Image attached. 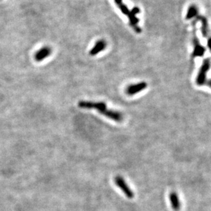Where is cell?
<instances>
[{
    "label": "cell",
    "mask_w": 211,
    "mask_h": 211,
    "mask_svg": "<svg viewBox=\"0 0 211 211\" xmlns=\"http://www.w3.org/2000/svg\"><path fill=\"white\" fill-rule=\"evenodd\" d=\"M79 106L82 108L96 109L101 114L115 121L120 122L123 119V116L120 112L108 109L106 104L104 102H92V101H82L79 103Z\"/></svg>",
    "instance_id": "1"
},
{
    "label": "cell",
    "mask_w": 211,
    "mask_h": 211,
    "mask_svg": "<svg viewBox=\"0 0 211 211\" xmlns=\"http://www.w3.org/2000/svg\"><path fill=\"white\" fill-rule=\"evenodd\" d=\"M210 61L209 59H205L204 60L202 65L200 67L199 71L198 73V75L197 76L196 78V83L199 86H203L204 85L206 81V75L207 72L209 71V70L210 68Z\"/></svg>",
    "instance_id": "2"
},
{
    "label": "cell",
    "mask_w": 211,
    "mask_h": 211,
    "mask_svg": "<svg viewBox=\"0 0 211 211\" xmlns=\"http://www.w3.org/2000/svg\"><path fill=\"white\" fill-rule=\"evenodd\" d=\"M115 183L117 186L122 190V191L124 193V195L129 199H132L134 198V193L130 189L128 184H126L125 180L120 175H117L114 179Z\"/></svg>",
    "instance_id": "3"
},
{
    "label": "cell",
    "mask_w": 211,
    "mask_h": 211,
    "mask_svg": "<svg viewBox=\"0 0 211 211\" xmlns=\"http://www.w3.org/2000/svg\"><path fill=\"white\" fill-rule=\"evenodd\" d=\"M139 12L140 10L138 7H134V8L131 10L129 15L128 16L130 25H131V26L133 28V30H134L137 33L142 32V30H141V28L138 26L139 19L136 17V15L139 13Z\"/></svg>",
    "instance_id": "4"
},
{
    "label": "cell",
    "mask_w": 211,
    "mask_h": 211,
    "mask_svg": "<svg viewBox=\"0 0 211 211\" xmlns=\"http://www.w3.org/2000/svg\"><path fill=\"white\" fill-rule=\"evenodd\" d=\"M147 86H148V84L145 82H139L138 84H131V85H129V86H127V88H126V93L129 95V96H131L146 89Z\"/></svg>",
    "instance_id": "5"
},
{
    "label": "cell",
    "mask_w": 211,
    "mask_h": 211,
    "mask_svg": "<svg viewBox=\"0 0 211 211\" xmlns=\"http://www.w3.org/2000/svg\"><path fill=\"white\" fill-rule=\"evenodd\" d=\"M52 50L51 47L45 46L38 50L34 54V59L37 62H41L48 58L51 54Z\"/></svg>",
    "instance_id": "6"
},
{
    "label": "cell",
    "mask_w": 211,
    "mask_h": 211,
    "mask_svg": "<svg viewBox=\"0 0 211 211\" xmlns=\"http://www.w3.org/2000/svg\"><path fill=\"white\" fill-rule=\"evenodd\" d=\"M193 45H194V50H193L192 57L195 58L198 56H202L205 53V48L200 44L199 41L195 35L193 37Z\"/></svg>",
    "instance_id": "7"
},
{
    "label": "cell",
    "mask_w": 211,
    "mask_h": 211,
    "mask_svg": "<svg viewBox=\"0 0 211 211\" xmlns=\"http://www.w3.org/2000/svg\"><path fill=\"white\" fill-rule=\"evenodd\" d=\"M170 200L171 208L174 211H179L181 208V203L178 194L176 192H171L170 194Z\"/></svg>",
    "instance_id": "8"
},
{
    "label": "cell",
    "mask_w": 211,
    "mask_h": 211,
    "mask_svg": "<svg viewBox=\"0 0 211 211\" xmlns=\"http://www.w3.org/2000/svg\"><path fill=\"white\" fill-rule=\"evenodd\" d=\"M107 46V43L104 40H99L95 43L93 48L90 51V55L95 56L104 50Z\"/></svg>",
    "instance_id": "9"
},
{
    "label": "cell",
    "mask_w": 211,
    "mask_h": 211,
    "mask_svg": "<svg viewBox=\"0 0 211 211\" xmlns=\"http://www.w3.org/2000/svg\"><path fill=\"white\" fill-rule=\"evenodd\" d=\"M198 21H200L202 23L201 32L204 37H207L208 36V21L206 18L203 16H197L196 19H195L194 22H193V24H194Z\"/></svg>",
    "instance_id": "10"
},
{
    "label": "cell",
    "mask_w": 211,
    "mask_h": 211,
    "mask_svg": "<svg viewBox=\"0 0 211 211\" xmlns=\"http://www.w3.org/2000/svg\"><path fill=\"white\" fill-rule=\"evenodd\" d=\"M198 9L197 6L195 5H191L189 6L188 9V11L187 13V16H186V19H191L194 18V17L198 16Z\"/></svg>",
    "instance_id": "11"
},
{
    "label": "cell",
    "mask_w": 211,
    "mask_h": 211,
    "mask_svg": "<svg viewBox=\"0 0 211 211\" xmlns=\"http://www.w3.org/2000/svg\"><path fill=\"white\" fill-rule=\"evenodd\" d=\"M115 2L116 3V5L118 6V8L120 9L121 12L124 14V15H126L127 16L129 15L130 12L131 11L129 10L128 7L122 3V0H115Z\"/></svg>",
    "instance_id": "12"
},
{
    "label": "cell",
    "mask_w": 211,
    "mask_h": 211,
    "mask_svg": "<svg viewBox=\"0 0 211 211\" xmlns=\"http://www.w3.org/2000/svg\"><path fill=\"white\" fill-rule=\"evenodd\" d=\"M204 85L206 86H209L210 88H211V79H209V80H206V83Z\"/></svg>",
    "instance_id": "13"
},
{
    "label": "cell",
    "mask_w": 211,
    "mask_h": 211,
    "mask_svg": "<svg viewBox=\"0 0 211 211\" xmlns=\"http://www.w3.org/2000/svg\"><path fill=\"white\" fill-rule=\"evenodd\" d=\"M207 44H208V47L209 48V50L211 52V38H209V40H208V43H207Z\"/></svg>",
    "instance_id": "14"
}]
</instances>
